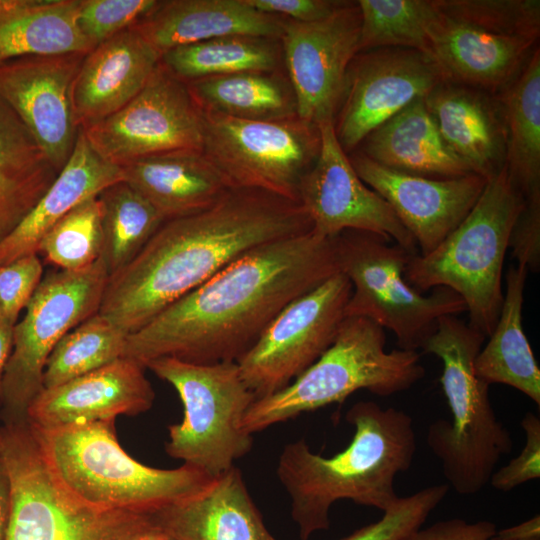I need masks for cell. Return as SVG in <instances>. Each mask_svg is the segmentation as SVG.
<instances>
[{"label": "cell", "instance_id": "6da1fadb", "mask_svg": "<svg viewBox=\"0 0 540 540\" xmlns=\"http://www.w3.org/2000/svg\"><path fill=\"white\" fill-rule=\"evenodd\" d=\"M338 272L335 237L311 230L265 243L128 335L123 357L237 362L286 305Z\"/></svg>", "mask_w": 540, "mask_h": 540}, {"label": "cell", "instance_id": "7a4b0ae2", "mask_svg": "<svg viewBox=\"0 0 540 540\" xmlns=\"http://www.w3.org/2000/svg\"><path fill=\"white\" fill-rule=\"evenodd\" d=\"M311 230L299 202L229 189L207 210L165 221L109 276L98 313L130 335L250 250Z\"/></svg>", "mask_w": 540, "mask_h": 540}, {"label": "cell", "instance_id": "3957f363", "mask_svg": "<svg viewBox=\"0 0 540 540\" xmlns=\"http://www.w3.org/2000/svg\"><path fill=\"white\" fill-rule=\"evenodd\" d=\"M345 417L354 435L343 451L323 457L300 439L287 444L279 456L277 475L291 499L300 540L329 529V511L338 500L385 512L400 498L395 477L410 468L417 449L410 415L360 401Z\"/></svg>", "mask_w": 540, "mask_h": 540}, {"label": "cell", "instance_id": "277c9868", "mask_svg": "<svg viewBox=\"0 0 540 540\" xmlns=\"http://www.w3.org/2000/svg\"><path fill=\"white\" fill-rule=\"evenodd\" d=\"M31 428L63 486L99 509L154 513L196 493L212 479L189 464L159 469L135 460L119 444L115 420Z\"/></svg>", "mask_w": 540, "mask_h": 540}, {"label": "cell", "instance_id": "5b68a950", "mask_svg": "<svg viewBox=\"0 0 540 540\" xmlns=\"http://www.w3.org/2000/svg\"><path fill=\"white\" fill-rule=\"evenodd\" d=\"M485 338L456 315H446L422 347L443 363L440 382L452 415L451 421L430 424L427 444L441 461L450 486L463 496L481 491L501 456L513 448L510 432L492 407L490 385L475 373V358Z\"/></svg>", "mask_w": 540, "mask_h": 540}, {"label": "cell", "instance_id": "8992f818", "mask_svg": "<svg viewBox=\"0 0 540 540\" xmlns=\"http://www.w3.org/2000/svg\"><path fill=\"white\" fill-rule=\"evenodd\" d=\"M524 199L506 165L487 183L463 221L427 255H411L407 282L423 292L447 287L465 302L468 325L488 337L503 302V265Z\"/></svg>", "mask_w": 540, "mask_h": 540}, {"label": "cell", "instance_id": "52a82bcc", "mask_svg": "<svg viewBox=\"0 0 540 540\" xmlns=\"http://www.w3.org/2000/svg\"><path fill=\"white\" fill-rule=\"evenodd\" d=\"M384 329L364 317H345L331 346L283 389L255 399L241 428L253 435L333 403L359 390L390 396L425 376L418 351L385 350Z\"/></svg>", "mask_w": 540, "mask_h": 540}, {"label": "cell", "instance_id": "ba28073f", "mask_svg": "<svg viewBox=\"0 0 540 540\" xmlns=\"http://www.w3.org/2000/svg\"><path fill=\"white\" fill-rule=\"evenodd\" d=\"M0 448L11 485L5 540H124L152 513L99 509L76 498L48 465L28 422L2 424Z\"/></svg>", "mask_w": 540, "mask_h": 540}, {"label": "cell", "instance_id": "9c48e42d", "mask_svg": "<svg viewBox=\"0 0 540 540\" xmlns=\"http://www.w3.org/2000/svg\"><path fill=\"white\" fill-rule=\"evenodd\" d=\"M335 242L339 271L352 286L345 317H364L392 331L399 349H422L441 317L467 312L447 287L428 295L412 287L404 276L412 254L400 245L360 230H345Z\"/></svg>", "mask_w": 540, "mask_h": 540}, {"label": "cell", "instance_id": "30bf717a", "mask_svg": "<svg viewBox=\"0 0 540 540\" xmlns=\"http://www.w3.org/2000/svg\"><path fill=\"white\" fill-rule=\"evenodd\" d=\"M144 366L172 385L183 404L182 421L168 427L165 451L170 457L214 478L250 452L253 438L241 421L256 397L236 362L195 364L160 357Z\"/></svg>", "mask_w": 540, "mask_h": 540}, {"label": "cell", "instance_id": "8fae6325", "mask_svg": "<svg viewBox=\"0 0 540 540\" xmlns=\"http://www.w3.org/2000/svg\"><path fill=\"white\" fill-rule=\"evenodd\" d=\"M109 272L103 256L77 271L45 276L13 327L12 351L0 394L2 424L27 421V410L43 389L46 361L57 343L99 310Z\"/></svg>", "mask_w": 540, "mask_h": 540}, {"label": "cell", "instance_id": "7c38bea8", "mask_svg": "<svg viewBox=\"0 0 540 540\" xmlns=\"http://www.w3.org/2000/svg\"><path fill=\"white\" fill-rule=\"evenodd\" d=\"M203 112L202 152L229 189H253L298 201V188L318 157V125L299 117L237 119Z\"/></svg>", "mask_w": 540, "mask_h": 540}, {"label": "cell", "instance_id": "4fadbf2b", "mask_svg": "<svg viewBox=\"0 0 540 540\" xmlns=\"http://www.w3.org/2000/svg\"><path fill=\"white\" fill-rule=\"evenodd\" d=\"M352 286L338 272L286 305L236 362L256 399L290 384L333 343Z\"/></svg>", "mask_w": 540, "mask_h": 540}, {"label": "cell", "instance_id": "5bb4252c", "mask_svg": "<svg viewBox=\"0 0 540 540\" xmlns=\"http://www.w3.org/2000/svg\"><path fill=\"white\" fill-rule=\"evenodd\" d=\"M81 130L102 158L122 167L159 154L202 151L203 112L187 84L159 62L129 103Z\"/></svg>", "mask_w": 540, "mask_h": 540}, {"label": "cell", "instance_id": "9a60e30c", "mask_svg": "<svg viewBox=\"0 0 540 540\" xmlns=\"http://www.w3.org/2000/svg\"><path fill=\"white\" fill-rule=\"evenodd\" d=\"M445 81L438 64L420 51L378 48L359 52L348 68L333 120L343 151H354L372 131Z\"/></svg>", "mask_w": 540, "mask_h": 540}, {"label": "cell", "instance_id": "2e32d148", "mask_svg": "<svg viewBox=\"0 0 540 540\" xmlns=\"http://www.w3.org/2000/svg\"><path fill=\"white\" fill-rule=\"evenodd\" d=\"M318 128L320 151L298 188V201L311 220L312 231L323 237L345 230L371 232L418 254L414 238L389 204L357 175L337 140L333 121Z\"/></svg>", "mask_w": 540, "mask_h": 540}, {"label": "cell", "instance_id": "e0dca14e", "mask_svg": "<svg viewBox=\"0 0 540 540\" xmlns=\"http://www.w3.org/2000/svg\"><path fill=\"white\" fill-rule=\"evenodd\" d=\"M360 28L357 1L319 21L284 20L280 39L299 118L316 125L334 120L348 68L360 52Z\"/></svg>", "mask_w": 540, "mask_h": 540}, {"label": "cell", "instance_id": "ac0fdd59", "mask_svg": "<svg viewBox=\"0 0 540 540\" xmlns=\"http://www.w3.org/2000/svg\"><path fill=\"white\" fill-rule=\"evenodd\" d=\"M85 55L26 56L0 63V96L58 172L78 135L72 87Z\"/></svg>", "mask_w": 540, "mask_h": 540}, {"label": "cell", "instance_id": "d6986e66", "mask_svg": "<svg viewBox=\"0 0 540 540\" xmlns=\"http://www.w3.org/2000/svg\"><path fill=\"white\" fill-rule=\"evenodd\" d=\"M349 160L359 178L389 204L410 232L420 255L434 250L463 221L488 180L477 174L437 179L404 173L360 151Z\"/></svg>", "mask_w": 540, "mask_h": 540}, {"label": "cell", "instance_id": "ffe728a7", "mask_svg": "<svg viewBox=\"0 0 540 540\" xmlns=\"http://www.w3.org/2000/svg\"><path fill=\"white\" fill-rule=\"evenodd\" d=\"M145 369L135 360L122 357L63 384L42 389L27 410V422L37 429H54L144 413L155 399Z\"/></svg>", "mask_w": 540, "mask_h": 540}, {"label": "cell", "instance_id": "44dd1931", "mask_svg": "<svg viewBox=\"0 0 540 540\" xmlns=\"http://www.w3.org/2000/svg\"><path fill=\"white\" fill-rule=\"evenodd\" d=\"M161 55L133 27L88 52L72 87L76 125L85 129L120 110L145 86Z\"/></svg>", "mask_w": 540, "mask_h": 540}, {"label": "cell", "instance_id": "7402d4cb", "mask_svg": "<svg viewBox=\"0 0 540 540\" xmlns=\"http://www.w3.org/2000/svg\"><path fill=\"white\" fill-rule=\"evenodd\" d=\"M429 39L431 58L447 82L491 95L501 93L518 76L537 42L492 34L453 21L439 10Z\"/></svg>", "mask_w": 540, "mask_h": 540}, {"label": "cell", "instance_id": "603a6c76", "mask_svg": "<svg viewBox=\"0 0 540 540\" xmlns=\"http://www.w3.org/2000/svg\"><path fill=\"white\" fill-rule=\"evenodd\" d=\"M285 18L245 0H166L132 25L160 54L178 46L228 36L277 39Z\"/></svg>", "mask_w": 540, "mask_h": 540}, {"label": "cell", "instance_id": "cb8c5ba5", "mask_svg": "<svg viewBox=\"0 0 540 540\" xmlns=\"http://www.w3.org/2000/svg\"><path fill=\"white\" fill-rule=\"evenodd\" d=\"M152 517L176 540H276L235 466Z\"/></svg>", "mask_w": 540, "mask_h": 540}, {"label": "cell", "instance_id": "d4e9b609", "mask_svg": "<svg viewBox=\"0 0 540 540\" xmlns=\"http://www.w3.org/2000/svg\"><path fill=\"white\" fill-rule=\"evenodd\" d=\"M424 102L449 148L489 179L505 165L506 134L497 95L443 82Z\"/></svg>", "mask_w": 540, "mask_h": 540}, {"label": "cell", "instance_id": "484cf974", "mask_svg": "<svg viewBox=\"0 0 540 540\" xmlns=\"http://www.w3.org/2000/svg\"><path fill=\"white\" fill-rule=\"evenodd\" d=\"M121 181L122 168L102 158L79 128L66 165L36 205L0 242V265L37 254L43 237L65 215Z\"/></svg>", "mask_w": 540, "mask_h": 540}, {"label": "cell", "instance_id": "4316f807", "mask_svg": "<svg viewBox=\"0 0 540 540\" xmlns=\"http://www.w3.org/2000/svg\"><path fill=\"white\" fill-rule=\"evenodd\" d=\"M124 181L142 195L164 221L212 207L228 190L202 151H175L122 166Z\"/></svg>", "mask_w": 540, "mask_h": 540}, {"label": "cell", "instance_id": "83f0119b", "mask_svg": "<svg viewBox=\"0 0 540 540\" xmlns=\"http://www.w3.org/2000/svg\"><path fill=\"white\" fill-rule=\"evenodd\" d=\"M360 152L387 168L428 178L475 174L442 138L424 99H418L372 131Z\"/></svg>", "mask_w": 540, "mask_h": 540}, {"label": "cell", "instance_id": "f1b7e54d", "mask_svg": "<svg viewBox=\"0 0 540 540\" xmlns=\"http://www.w3.org/2000/svg\"><path fill=\"white\" fill-rule=\"evenodd\" d=\"M527 274L522 265L509 267L497 322L475 358L474 369L488 385L513 387L540 406V370L522 325Z\"/></svg>", "mask_w": 540, "mask_h": 540}, {"label": "cell", "instance_id": "f546056e", "mask_svg": "<svg viewBox=\"0 0 540 540\" xmlns=\"http://www.w3.org/2000/svg\"><path fill=\"white\" fill-rule=\"evenodd\" d=\"M79 0H3L0 63L26 56L87 54L94 46L76 18Z\"/></svg>", "mask_w": 540, "mask_h": 540}, {"label": "cell", "instance_id": "4dcf8cb0", "mask_svg": "<svg viewBox=\"0 0 540 540\" xmlns=\"http://www.w3.org/2000/svg\"><path fill=\"white\" fill-rule=\"evenodd\" d=\"M505 134V165L524 199L540 208V49L535 47L518 76L498 95Z\"/></svg>", "mask_w": 540, "mask_h": 540}, {"label": "cell", "instance_id": "1f68e13d", "mask_svg": "<svg viewBox=\"0 0 540 540\" xmlns=\"http://www.w3.org/2000/svg\"><path fill=\"white\" fill-rule=\"evenodd\" d=\"M58 174L0 96V242L36 205Z\"/></svg>", "mask_w": 540, "mask_h": 540}, {"label": "cell", "instance_id": "d6a6232c", "mask_svg": "<svg viewBox=\"0 0 540 540\" xmlns=\"http://www.w3.org/2000/svg\"><path fill=\"white\" fill-rule=\"evenodd\" d=\"M186 84L202 111L254 121L298 117L290 81L275 71L206 77Z\"/></svg>", "mask_w": 540, "mask_h": 540}, {"label": "cell", "instance_id": "836d02e7", "mask_svg": "<svg viewBox=\"0 0 540 540\" xmlns=\"http://www.w3.org/2000/svg\"><path fill=\"white\" fill-rule=\"evenodd\" d=\"M272 41L250 36L216 38L170 49L160 62L186 83L241 72H273L279 52Z\"/></svg>", "mask_w": 540, "mask_h": 540}, {"label": "cell", "instance_id": "e575fe53", "mask_svg": "<svg viewBox=\"0 0 540 540\" xmlns=\"http://www.w3.org/2000/svg\"><path fill=\"white\" fill-rule=\"evenodd\" d=\"M102 204V256L109 276L126 266L165 222L157 210L125 181L98 195Z\"/></svg>", "mask_w": 540, "mask_h": 540}, {"label": "cell", "instance_id": "d590c367", "mask_svg": "<svg viewBox=\"0 0 540 540\" xmlns=\"http://www.w3.org/2000/svg\"><path fill=\"white\" fill-rule=\"evenodd\" d=\"M128 334L98 312L68 332L49 355L43 389L52 388L123 357Z\"/></svg>", "mask_w": 540, "mask_h": 540}, {"label": "cell", "instance_id": "8d00e7d4", "mask_svg": "<svg viewBox=\"0 0 540 540\" xmlns=\"http://www.w3.org/2000/svg\"><path fill=\"white\" fill-rule=\"evenodd\" d=\"M357 4L360 52L407 48L431 58L429 29L438 15L434 0H359Z\"/></svg>", "mask_w": 540, "mask_h": 540}, {"label": "cell", "instance_id": "74e56055", "mask_svg": "<svg viewBox=\"0 0 540 540\" xmlns=\"http://www.w3.org/2000/svg\"><path fill=\"white\" fill-rule=\"evenodd\" d=\"M102 215L99 197L87 199L48 231L37 254L60 270L77 271L92 265L103 253Z\"/></svg>", "mask_w": 540, "mask_h": 540}, {"label": "cell", "instance_id": "f35d334b", "mask_svg": "<svg viewBox=\"0 0 540 540\" xmlns=\"http://www.w3.org/2000/svg\"><path fill=\"white\" fill-rule=\"evenodd\" d=\"M449 19L486 32L538 40L539 0H434Z\"/></svg>", "mask_w": 540, "mask_h": 540}, {"label": "cell", "instance_id": "ab89813d", "mask_svg": "<svg viewBox=\"0 0 540 540\" xmlns=\"http://www.w3.org/2000/svg\"><path fill=\"white\" fill-rule=\"evenodd\" d=\"M448 491L449 485L438 484L400 497L395 505L383 512L378 521L359 528L340 540H407L423 526Z\"/></svg>", "mask_w": 540, "mask_h": 540}, {"label": "cell", "instance_id": "60d3db41", "mask_svg": "<svg viewBox=\"0 0 540 540\" xmlns=\"http://www.w3.org/2000/svg\"><path fill=\"white\" fill-rule=\"evenodd\" d=\"M157 3V0H79L76 22L95 47L134 25Z\"/></svg>", "mask_w": 540, "mask_h": 540}, {"label": "cell", "instance_id": "b9f144b4", "mask_svg": "<svg viewBox=\"0 0 540 540\" xmlns=\"http://www.w3.org/2000/svg\"><path fill=\"white\" fill-rule=\"evenodd\" d=\"M38 254L20 257L0 265V322L14 326L19 313L26 308L43 277Z\"/></svg>", "mask_w": 540, "mask_h": 540}, {"label": "cell", "instance_id": "7bdbcfd3", "mask_svg": "<svg viewBox=\"0 0 540 540\" xmlns=\"http://www.w3.org/2000/svg\"><path fill=\"white\" fill-rule=\"evenodd\" d=\"M525 432V445L518 456L507 465L495 470L489 483L494 489L507 492L540 477V419L527 412L521 421Z\"/></svg>", "mask_w": 540, "mask_h": 540}, {"label": "cell", "instance_id": "ee69618b", "mask_svg": "<svg viewBox=\"0 0 540 540\" xmlns=\"http://www.w3.org/2000/svg\"><path fill=\"white\" fill-rule=\"evenodd\" d=\"M263 13L281 16L296 22L322 20L347 3L335 0H245Z\"/></svg>", "mask_w": 540, "mask_h": 540}, {"label": "cell", "instance_id": "f6af8a7d", "mask_svg": "<svg viewBox=\"0 0 540 540\" xmlns=\"http://www.w3.org/2000/svg\"><path fill=\"white\" fill-rule=\"evenodd\" d=\"M496 533L493 522L480 520L469 523L461 518H451L420 527L407 540H501L495 537Z\"/></svg>", "mask_w": 540, "mask_h": 540}, {"label": "cell", "instance_id": "bcb514c9", "mask_svg": "<svg viewBox=\"0 0 540 540\" xmlns=\"http://www.w3.org/2000/svg\"><path fill=\"white\" fill-rule=\"evenodd\" d=\"M11 507V485L6 463L0 448V540H5Z\"/></svg>", "mask_w": 540, "mask_h": 540}, {"label": "cell", "instance_id": "7dc6e473", "mask_svg": "<svg viewBox=\"0 0 540 540\" xmlns=\"http://www.w3.org/2000/svg\"><path fill=\"white\" fill-rule=\"evenodd\" d=\"M496 538L501 540H539L540 517H534L512 527L497 531Z\"/></svg>", "mask_w": 540, "mask_h": 540}, {"label": "cell", "instance_id": "c3c4849f", "mask_svg": "<svg viewBox=\"0 0 540 540\" xmlns=\"http://www.w3.org/2000/svg\"><path fill=\"white\" fill-rule=\"evenodd\" d=\"M13 327L0 322V394L4 371L12 351Z\"/></svg>", "mask_w": 540, "mask_h": 540}, {"label": "cell", "instance_id": "681fc988", "mask_svg": "<svg viewBox=\"0 0 540 540\" xmlns=\"http://www.w3.org/2000/svg\"><path fill=\"white\" fill-rule=\"evenodd\" d=\"M124 540H176L152 520Z\"/></svg>", "mask_w": 540, "mask_h": 540}, {"label": "cell", "instance_id": "f907efd6", "mask_svg": "<svg viewBox=\"0 0 540 540\" xmlns=\"http://www.w3.org/2000/svg\"><path fill=\"white\" fill-rule=\"evenodd\" d=\"M2 4H3V0H0V7L2 6Z\"/></svg>", "mask_w": 540, "mask_h": 540}]
</instances>
